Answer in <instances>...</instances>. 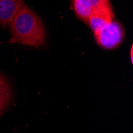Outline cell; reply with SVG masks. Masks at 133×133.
<instances>
[{
	"label": "cell",
	"mask_w": 133,
	"mask_h": 133,
	"mask_svg": "<svg viewBox=\"0 0 133 133\" xmlns=\"http://www.w3.org/2000/svg\"><path fill=\"white\" fill-rule=\"evenodd\" d=\"M109 3L104 0H72V6L79 18L87 22L92 12L101 6Z\"/></svg>",
	"instance_id": "5"
},
{
	"label": "cell",
	"mask_w": 133,
	"mask_h": 133,
	"mask_svg": "<svg viewBox=\"0 0 133 133\" xmlns=\"http://www.w3.org/2000/svg\"><path fill=\"white\" fill-rule=\"evenodd\" d=\"M23 5V0H0V26H9Z\"/></svg>",
	"instance_id": "4"
},
{
	"label": "cell",
	"mask_w": 133,
	"mask_h": 133,
	"mask_svg": "<svg viewBox=\"0 0 133 133\" xmlns=\"http://www.w3.org/2000/svg\"><path fill=\"white\" fill-rule=\"evenodd\" d=\"M10 100V89L7 81L0 75V115L4 111Z\"/></svg>",
	"instance_id": "6"
},
{
	"label": "cell",
	"mask_w": 133,
	"mask_h": 133,
	"mask_svg": "<svg viewBox=\"0 0 133 133\" xmlns=\"http://www.w3.org/2000/svg\"><path fill=\"white\" fill-rule=\"evenodd\" d=\"M132 46L131 47V52H130V56H131V62H132V60H133V58H132Z\"/></svg>",
	"instance_id": "7"
},
{
	"label": "cell",
	"mask_w": 133,
	"mask_h": 133,
	"mask_svg": "<svg viewBox=\"0 0 133 133\" xmlns=\"http://www.w3.org/2000/svg\"><path fill=\"white\" fill-rule=\"evenodd\" d=\"M104 1H109V0H104Z\"/></svg>",
	"instance_id": "8"
},
{
	"label": "cell",
	"mask_w": 133,
	"mask_h": 133,
	"mask_svg": "<svg viewBox=\"0 0 133 133\" xmlns=\"http://www.w3.org/2000/svg\"><path fill=\"white\" fill-rule=\"evenodd\" d=\"M113 18L114 13L110 6V3H108L104 6L96 8L88 18L87 22L93 33H96L107 24L113 21Z\"/></svg>",
	"instance_id": "3"
},
{
	"label": "cell",
	"mask_w": 133,
	"mask_h": 133,
	"mask_svg": "<svg viewBox=\"0 0 133 133\" xmlns=\"http://www.w3.org/2000/svg\"><path fill=\"white\" fill-rule=\"evenodd\" d=\"M11 41L23 45L40 46L45 42V31L41 19L23 5L10 24Z\"/></svg>",
	"instance_id": "1"
},
{
	"label": "cell",
	"mask_w": 133,
	"mask_h": 133,
	"mask_svg": "<svg viewBox=\"0 0 133 133\" xmlns=\"http://www.w3.org/2000/svg\"><path fill=\"white\" fill-rule=\"evenodd\" d=\"M96 41L104 49L112 50L119 46L124 38L123 26L116 21H112L100 30L94 33Z\"/></svg>",
	"instance_id": "2"
}]
</instances>
